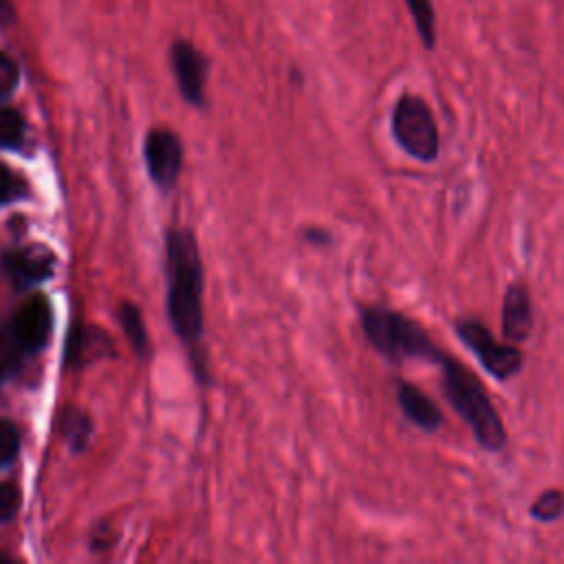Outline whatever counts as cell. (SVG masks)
<instances>
[{"label":"cell","instance_id":"cell-1","mask_svg":"<svg viewBox=\"0 0 564 564\" xmlns=\"http://www.w3.org/2000/svg\"><path fill=\"white\" fill-rule=\"evenodd\" d=\"M167 313L176 335L194 344L203 333V267L194 236L174 229L165 238Z\"/></svg>","mask_w":564,"mask_h":564},{"label":"cell","instance_id":"cell-2","mask_svg":"<svg viewBox=\"0 0 564 564\" xmlns=\"http://www.w3.org/2000/svg\"><path fill=\"white\" fill-rule=\"evenodd\" d=\"M438 368L443 394L452 410L467 423L478 447L485 452L505 449L509 434L480 377L471 372V368L465 366L460 359L447 352L441 359Z\"/></svg>","mask_w":564,"mask_h":564},{"label":"cell","instance_id":"cell-3","mask_svg":"<svg viewBox=\"0 0 564 564\" xmlns=\"http://www.w3.org/2000/svg\"><path fill=\"white\" fill-rule=\"evenodd\" d=\"M368 344L388 361H425L438 366L445 350L432 339L427 328L414 317L390 306L370 304L359 311Z\"/></svg>","mask_w":564,"mask_h":564},{"label":"cell","instance_id":"cell-4","mask_svg":"<svg viewBox=\"0 0 564 564\" xmlns=\"http://www.w3.org/2000/svg\"><path fill=\"white\" fill-rule=\"evenodd\" d=\"M390 130L397 145L419 163H434L441 152V134L430 104L403 93L390 115Z\"/></svg>","mask_w":564,"mask_h":564},{"label":"cell","instance_id":"cell-5","mask_svg":"<svg viewBox=\"0 0 564 564\" xmlns=\"http://www.w3.org/2000/svg\"><path fill=\"white\" fill-rule=\"evenodd\" d=\"M456 337L478 359V364L498 381L511 379L524 366V355L513 341H500L476 317H460L454 322Z\"/></svg>","mask_w":564,"mask_h":564},{"label":"cell","instance_id":"cell-6","mask_svg":"<svg viewBox=\"0 0 564 564\" xmlns=\"http://www.w3.org/2000/svg\"><path fill=\"white\" fill-rule=\"evenodd\" d=\"M143 154H145V165L152 181L159 187H172L183 165V145L178 137L163 128L152 130L145 137Z\"/></svg>","mask_w":564,"mask_h":564},{"label":"cell","instance_id":"cell-7","mask_svg":"<svg viewBox=\"0 0 564 564\" xmlns=\"http://www.w3.org/2000/svg\"><path fill=\"white\" fill-rule=\"evenodd\" d=\"M9 326L13 328L18 341L22 344L26 355L37 352L48 341V335H51V328H53L51 304L42 295L29 300L26 304H22L18 308V313L13 315Z\"/></svg>","mask_w":564,"mask_h":564},{"label":"cell","instance_id":"cell-8","mask_svg":"<svg viewBox=\"0 0 564 564\" xmlns=\"http://www.w3.org/2000/svg\"><path fill=\"white\" fill-rule=\"evenodd\" d=\"M170 59H172V70L181 88V95L189 104L200 106L205 101V79H207L205 57L189 42L181 40L172 46Z\"/></svg>","mask_w":564,"mask_h":564},{"label":"cell","instance_id":"cell-9","mask_svg":"<svg viewBox=\"0 0 564 564\" xmlns=\"http://www.w3.org/2000/svg\"><path fill=\"white\" fill-rule=\"evenodd\" d=\"M533 324H535V313H533L531 291L522 282L509 284L502 297V319H500L505 339L513 344L527 341L533 333Z\"/></svg>","mask_w":564,"mask_h":564},{"label":"cell","instance_id":"cell-10","mask_svg":"<svg viewBox=\"0 0 564 564\" xmlns=\"http://www.w3.org/2000/svg\"><path fill=\"white\" fill-rule=\"evenodd\" d=\"M2 269L18 286L37 284L53 273V256L42 247L13 249L2 256Z\"/></svg>","mask_w":564,"mask_h":564},{"label":"cell","instance_id":"cell-11","mask_svg":"<svg viewBox=\"0 0 564 564\" xmlns=\"http://www.w3.org/2000/svg\"><path fill=\"white\" fill-rule=\"evenodd\" d=\"M397 403L403 416L421 432H436L443 423V412L438 405L410 381L397 383Z\"/></svg>","mask_w":564,"mask_h":564},{"label":"cell","instance_id":"cell-12","mask_svg":"<svg viewBox=\"0 0 564 564\" xmlns=\"http://www.w3.org/2000/svg\"><path fill=\"white\" fill-rule=\"evenodd\" d=\"M403 2L410 11V18L414 22V29L423 48L434 51L438 35H436V13H434L432 0H403Z\"/></svg>","mask_w":564,"mask_h":564},{"label":"cell","instance_id":"cell-13","mask_svg":"<svg viewBox=\"0 0 564 564\" xmlns=\"http://www.w3.org/2000/svg\"><path fill=\"white\" fill-rule=\"evenodd\" d=\"M529 516L535 522H557L564 516V491L562 489H546L542 491L531 505Z\"/></svg>","mask_w":564,"mask_h":564},{"label":"cell","instance_id":"cell-14","mask_svg":"<svg viewBox=\"0 0 564 564\" xmlns=\"http://www.w3.org/2000/svg\"><path fill=\"white\" fill-rule=\"evenodd\" d=\"M26 357V350L18 341L13 328L7 324L0 328V381L7 379Z\"/></svg>","mask_w":564,"mask_h":564},{"label":"cell","instance_id":"cell-15","mask_svg":"<svg viewBox=\"0 0 564 564\" xmlns=\"http://www.w3.org/2000/svg\"><path fill=\"white\" fill-rule=\"evenodd\" d=\"M119 317H121L123 330H126V335H128L132 348L137 350V355H145V350H148V337H145L143 319H141L137 306L123 304L121 311H119Z\"/></svg>","mask_w":564,"mask_h":564},{"label":"cell","instance_id":"cell-16","mask_svg":"<svg viewBox=\"0 0 564 564\" xmlns=\"http://www.w3.org/2000/svg\"><path fill=\"white\" fill-rule=\"evenodd\" d=\"M62 434L73 445V449H82L90 434V423L79 410L68 408L62 414Z\"/></svg>","mask_w":564,"mask_h":564},{"label":"cell","instance_id":"cell-17","mask_svg":"<svg viewBox=\"0 0 564 564\" xmlns=\"http://www.w3.org/2000/svg\"><path fill=\"white\" fill-rule=\"evenodd\" d=\"M24 137V119L13 108H0V148H15Z\"/></svg>","mask_w":564,"mask_h":564},{"label":"cell","instance_id":"cell-18","mask_svg":"<svg viewBox=\"0 0 564 564\" xmlns=\"http://www.w3.org/2000/svg\"><path fill=\"white\" fill-rule=\"evenodd\" d=\"M20 452V434L15 425L7 419H0V467H9Z\"/></svg>","mask_w":564,"mask_h":564},{"label":"cell","instance_id":"cell-19","mask_svg":"<svg viewBox=\"0 0 564 564\" xmlns=\"http://www.w3.org/2000/svg\"><path fill=\"white\" fill-rule=\"evenodd\" d=\"M18 82H20L18 64L9 55L0 53V101L7 99L15 90Z\"/></svg>","mask_w":564,"mask_h":564},{"label":"cell","instance_id":"cell-20","mask_svg":"<svg viewBox=\"0 0 564 564\" xmlns=\"http://www.w3.org/2000/svg\"><path fill=\"white\" fill-rule=\"evenodd\" d=\"M22 189H24V185L18 178V174L0 163V205L18 198L22 194Z\"/></svg>","mask_w":564,"mask_h":564},{"label":"cell","instance_id":"cell-21","mask_svg":"<svg viewBox=\"0 0 564 564\" xmlns=\"http://www.w3.org/2000/svg\"><path fill=\"white\" fill-rule=\"evenodd\" d=\"M18 489L13 485H0V520H9L18 507Z\"/></svg>","mask_w":564,"mask_h":564}]
</instances>
